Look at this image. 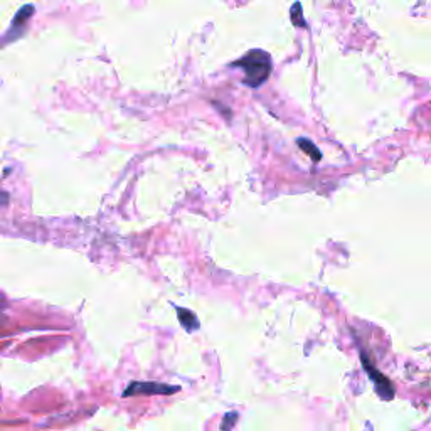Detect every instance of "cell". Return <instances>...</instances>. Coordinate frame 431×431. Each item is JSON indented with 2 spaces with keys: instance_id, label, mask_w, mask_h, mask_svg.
Segmentation results:
<instances>
[{
  "instance_id": "cell-7",
  "label": "cell",
  "mask_w": 431,
  "mask_h": 431,
  "mask_svg": "<svg viewBox=\"0 0 431 431\" xmlns=\"http://www.w3.org/2000/svg\"><path fill=\"white\" fill-rule=\"evenodd\" d=\"M7 202H9V197H7L6 192L0 191V206H3V204H7Z\"/></svg>"
},
{
  "instance_id": "cell-4",
  "label": "cell",
  "mask_w": 431,
  "mask_h": 431,
  "mask_svg": "<svg viewBox=\"0 0 431 431\" xmlns=\"http://www.w3.org/2000/svg\"><path fill=\"white\" fill-rule=\"evenodd\" d=\"M366 369L369 371V374L372 376V381L376 382V387H378V393L382 396L384 399H391L394 396V391H393V384H391L389 381H387L386 378H384L382 374H379V372L372 371L369 362H366Z\"/></svg>"
},
{
  "instance_id": "cell-5",
  "label": "cell",
  "mask_w": 431,
  "mask_h": 431,
  "mask_svg": "<svg viewBox=\"0 0 431 431\" xmlns=\"http://www.w3.org/2000/svg\"><path fill=\"white\" fill-rule=\"evenodd\" d=\"M177 315H179L180 324H182V327L186 328V331H189V332L197 331L199 320H197V317L194 315V313L186 310V308H177Z\"/></svg>"
},
{
  "instance_id": "cell-6",
  "label": "cell",
  "mask_w": 431,
  "mask_h": 431,
  "mask_svg": "<svg viewBox=\"0 0 431 431\" xmlns=\"http://www.w3.org/2000/svg\"><path fill=\"white\" fill-rule=\"evenodd\" d=\"M297 143H299V147L305 152V154H308L313 160H315V162H319V160H320V150L315 147V145H313L312 142H308L307 139H300Z\"/></svg>"
},
{
  "instance_id": "cell-3",
  "label": "cell",
  "mask_w": 431,
  "mask_h": 431,
  "mask_svg": "<svg viewBox=\"0 0 431 431\" xmlns=\"http://www.w3.org/2000/svg\"><path fill=\"white\" fill-rule=\"evenodd\" d=\"M34 14V7L33 6H26L22 7L21 10H19L17 14H15L14 21H12V26H10V29L6 33V41L10 42L14 41V39H17L19 36H22V30H24V26L27 22V19L30 17V15Z\"/></svg>"
},
{
  "instance_id": "cell-2",
  "label": "cell",
  "mask_w": 431,
  "mask_h": 431,
  "mask_svg": "<svg viewBox=\"0 0 431 431\" xmlns=\"http://www.w3.org/2000/svg\"><path fill=\"white\" fill-rule=\"evenodd\" d=\"M177 386H167V384H157V382H132L127 387L123 396H133V394H174L177 393Z\"/></svg>"
},
{
  "instance_id": "cell-1",
  "label": "cell",
  "mask_w": 431,
  "mask_h": 431,
  "mask_svg": "<svg viewBox=\"0 0 431 431\" xmlns=\"http://www.w3.org/2000/svg\"><path fill=\"white\" fill-rule=\"evenodd\" d=\"M234 68H241L245 71V83L252 88H258L268 80L272 73V58L265 51H249L241 60L233 62Z\"/></svg>"
}]
</instances>
